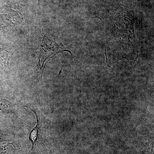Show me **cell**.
<instances>
[{"label":"cell","mask_w":154,"mask_h":154,"mask_svg":"<svg viewBox=\"0 0 154 154\" xmlns=\"http://www.w3.org/2000/svg\"><path fill=\"white\" fill-rule=\"evenodd\" d=\"M31 110L36 115V124L35 127L30 131L29 134V140L31 142L32 145L30 152H31L34 148V147L38 143L41 131V123L40 116L36 110L31 109Z\"/></svg>","instance_id":"cell-1"}]
</instances>
